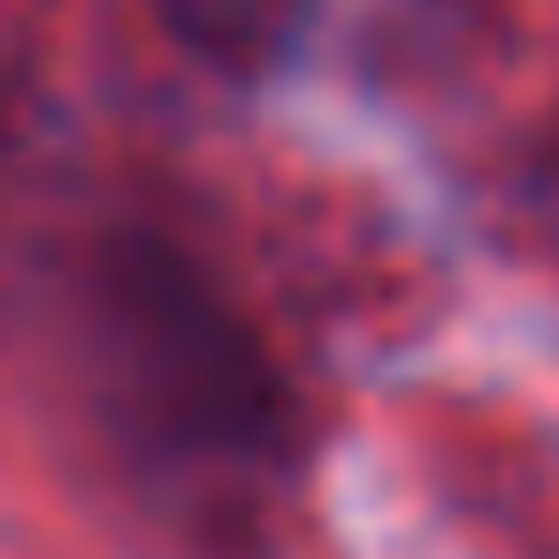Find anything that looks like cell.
Segmentation results:
<instances>
[{
    "label": "cell",
    "mask_w": 559,
    "mask_h": 559,
    "mask_svg": "<svg viewBox=\"0 0 559 559\" xmlns=\"http://www.w3.org/2000/svg\"><path fill=\"white\" fill-rule=\"evenodd\" d=\"M85 399L146 506L238 544L292 475V406L215 276L162 230H116L78 292Z\"/></svg>",
    "instance_id": "6da1fadb"
}]
</instances>
